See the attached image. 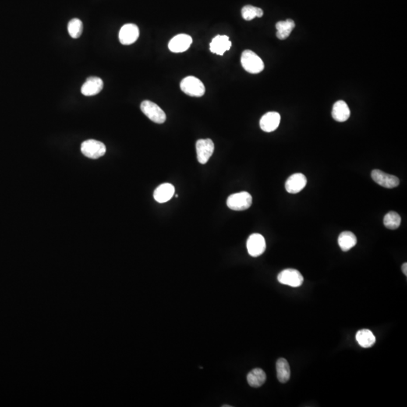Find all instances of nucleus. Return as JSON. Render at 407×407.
Instances as JSON below:
<instances>
[{"mask_svg": "<svg viewBox=\"0 0 407 407\" xmlns=\"http://www.w3.org/2000/svg\"><path fill=\"white\" fill-rule=\"evenodd\" d=\"M241 62L244 69L249 73H260L264 69L263 60L250 50H245L242 53Z\"/></svg>", "mask_w": 407, "mask_h": 407, "instance_id": "nucleus-1", "label": "nucleus"}, {"mask_svg": "<svg viewBox=\"0 0 407 407\" xmlns=\"http://www.w3.org/2000/svg\"><path fill=\"white\" fill-rule=\"evenodd\" d=\"M181 89L191 97H202L205 93V87L202 81L195 76H187L181 82Z\"/></svg>", "mask_w": 407, "mask_h": 407, "instance_id": "nucleus-2", "label": "nucleus"}, {"mask_svg": "<svg viewBox=\"0 0 407 407\" xmlns=\"http://www.w3.org/2000/svg\"><path fill=\"white\" fill-rule=\"evenodd\" d=\"M81 152L88 158L97 159L104 156L107 148L104 143L98 140H88L81 145Z\"/></svg>", "mask_w": 407, "mask_h": 407, "instance_id": "nucleus-3", "label": "nucleus"}, {"mask_svg": "<svg viewBox=\"0 0 407 407\" xmlns=\"http://www.w3.org/2000/svg\"><path fill=\"white\" fill-rule=\"evenodd\" d=\"M252 202L253 199L250 194L242 192L231 195L227 199L226 204L231 210L240 211L249 208L252 205Z\"/></svg>", "mask_w": 407, "mask_h": 407, "instance_id": "nucleus-4", "label": "nucleus"}, {"mask_svg": "<svg viewBox=\"0 0 407 407\" xmlns=\"http://www.w3.org/2000/svg\"><path fill=\"white\" fill-rule=\"evenodd\" d=\"M141 111L145 115L155 123L162 124L166 121L164 111L157 104L150 100H144L140 105Z\"/></svg>", "mask_w": 407, "mask_h": 407, "instance_id": "nucleus-5", "label": "nucleus"}, {"mask_svg": "<svg viewBox=\"0 0 407 407\" xmlns=\"http://www.w3.org/2000/svg\"><path fill=\"white\" fill-rule=\"evenodd\" d=\"M277 280L281 284L288 285L292 288H298L303 283V276L298 270L288 269L283 270L277 275Z\"/></svg>", "mask_w": 407, "mask_h": 407, "instance_id": "nucleus-6", "label": "nucleus"}, {"mask_svg": "<svg viewBox=\"0 0 407 407\" xmlns=\"http://www.w3.org/2000/svg\"><path fill=\"white\" fill-rule=\"evenodd\" d=\"M247 248L250 256L257 257L264 253L266 249V240L260 234L254 233L249 235L247 242Z\"/></svg>", "mask_w": 407, "mask_h": 407, "instance_id": "nucleus-7", "label": "nucleus"}, {"mask_svg": "<svg viewBox=\"0 0 407 407\" xmlns=\"http://www.w3.org/2000/svg\"><path fill=\"white\" fill-rule=\"evenodd\" d=\"M214 151V143L210 139H201L196 142L197 158L201 164H206Z\"/></svg>", "mask_w": 407, "mask_h": 407, "instance_id": "nucleus-8", "label": "nucleus"}, {"mask_svg": "<svg viewBox=\"0 0 407 407\" xmlns=\"http://www.w3.org/2000/svg\"><path fill=\"white\" fill-rule=\"evenodd\" d=\"M373 181L383 187L393 189L399 186L400 181L397 177L386 174L380 170H373L371 174Z\"/></svg>", "mask_w": 407, "mask_h": 407, "instance_id": "nucleus-9", "label": "nucleus"}, {"mask_svg": "<svg viewBox=\"0 0 407 407\" xmlns=\"http://www.w3.org/2000/svg\"><path fill=\"white\" fill-rule=\"evenodd\" d=\"M140 31L136 25L127 23L122 26L118 34L120 43L125 45H132L137 40Z\"/></svg>", "mask_w": 407, "mask_h": 407, "instance_id": "nucleus-10", "label": "nucleus"}, {"mask_svg": "<svg viewBox=\"0 0 407 407\" xmlns=\"http://www.w3.org/2000/svg\"><path fill=\"white\" fill-rule=\"evenodd\" d=\"M192 43L190 36L186 34H179L171 39L168 44L170 51L174 53H181L187 51Z\"/></svg>", "mask_w": 407, "mask_h": 407, "instance_id": "nucleus-11", "label": "nucleus"}, {"mask_svg": "<svg viewBox=\"0 0 407 407\" xmlns=\"http://www.w3.org/2000/svg\"><path fill=\"white\" fill-rule=\"evenodd\" d=\"M307 179L304 174L296 173L291 175L286 181L285 188L291 194L299 193L306 186Z\"/></svg>", "mask_w": 407, "mask_h": 407, "instance_id": "nucleus-12", "label": "nucleus"}, {"mask_svg": "<svg viewBox=\"0 0 407 407\" xmlns=\"http://www.w3.org/2000/svg\"><path fill=\"white\" fill-rule=\"evenodd\" d=\"M104 88V82L100 78L91 76L86 79L81 88V92L85 96H94L99 94Z\"/></svg>", "mask_w": 407, "mask_h": 407, "instance_id": "nucleus-13", "label": "nucleus"}, {"mask_svg": "<svg viewBox=\"0 0 407 407\" xmlns=\"http://www.w3.org/2000/svg\"><path fill=\"white\" fill-rule=\"evenodd\" d=\"M280 122H281V115L278 113H267L260 119V128L263 132H272L278 128Z\"/></svg>", "mask_w": 407, "mask_h": 407, "instance_id": "nucleus-14", "label": "nucleus"}, {"mask_svg": "<svg viewBox=\"0 0 407 407\" xmlns=\"http://www.w3.org/2000/svg\"><path fill=\"white\" fill-rule=\"evenodd\" d=\"M232 46V43L227 36H218L212 40L210 44V51L218 55H224L226 51H228Z\"/></svg>", "mask_w": 407, "mask_h": 407, "instance_id": "nucleus-15", "label": "nucleus"}, {"mask_svg": "<svg viewBox=\"0 0 407 407\" xmlns=\"http://www.w3.org/2000/svg\"><path fill=\"white\" fill-rule=\"evenodd\" d=\"M175 192V188L171 183H163L156 188L153 196L154 199L158 203H165L172 199Z\"/></svg>", "mask_w": 407, "mask_h": 407, "instance_id": "nucleus-16", "label": "nucleus"}, {"mask_svg": "<svg viewBox=\"0 0 407 407\" xmlns=\"http://www.w3.org/2000/svg\"><path fill=\"white\" fill-rule=\"evenodd\" d=\"M351 115L348 106L343 100L336 102L333 107L332 115L333 118L339 122H344L348 119Z\"/></svg>", "mask_w": 407, "mask_h": 407, "instance_id": "nucleus-17", "label": "nucleus"}, {"mask_svg": "<svg viewBox=\"0 0 407 407\" xmlns=\"http://www.w3.org/2000/svg\"><path fill=\"white\" fill-rule=\"evenodd\" d=\"M277 378L280 383H286L291 378V368L288 361L284 358H280L276 363Z\"/></svg>", "mask_w": 407, "mask_h": 407, "instance_id": "nucleus-18", "label": "nucleus"}, {"mask_svg": "<svg viewBox=\"0 0 407 407\" xmlns=\"http://www.w3.org/2000/svg\"><path fill=\"white\" fill-rule=\"evenodd\" d=\"M248 383L253 387H260L266 383V374L263 369L256 368L248 373L247 376Z\"/></svg>", "mask_w": 407, "mask_h": 407, "instance_id": "nucleus-19", "label": "nucleus"}, {"mask_svg": "<svg viewBox=\"0 0 407 407\" xmlns=\"http://www.w3.org/2000/svg\"><path fill=\"white\" fill-rule=\"evenodd\" d=\"M338 243L342 251H348L357 245V238L353 232H341L339 236Z\"/></svg>", "mask_w": 407, "mask_h": 407, "instance_id": "nucleus-20", "label": "nucleus"}, {"mask_svg": "<svg viewBox=\"0 0 407 407\" xmlns=\"http://www.w3.org/2000/svg\"><path fill=\"white\" fill-rule=\"evenodd\" d=\"M356 340L361 346L368 348L373 346L376 342V337L370 330L363 329L359 330L356 334Z\"/></svg>", "mask_w": 407, "mask_h": 407, "instance_id": "nucleus-21", "label": "nucleus"}, {"mask_svg": "<svg viewBox=\"0 0 407 407\" xmlns=\"http://www.w3.org/2000/svg\"><path fill=\"white\" fill-rule=\"evenodd\" d=\"M294 27H295V23L291 19H288L284 22H277L276 23V29H277L276 36L279 40H285L291 35Z\"/></svg>", "mask_w": 407, "mask_h": 407, "instance_id": "nucleus-22", "label": "nucleus"}, {"mask_svg": "<svg viewBox=\"0 0 407 407\" xmlns=\"http://www.w3.org/2000/svg\"><path fill=\"white\" fill-rule=\"evenodd\" d=\"M383 223L386 228H389V229H397L401 226V216L396 212H389L384 216Z\"/></svg>", "mask_w": 407, "mask_h": 407, "instance_id": "nucleus-23", "label": "nucleus"}, {"mask_svg": "<svg viewBox=\"0 0 407 407\" xmlns=\"http://www.w3.org/2000/svg\"><path fill=\"white\" fill-rule=\"evenodd\" d=\"M68 32H69V36L73 39H78L80 37L83 30V24H82V21L79 20L78 18H73L72 20L69 21L68 23Z\"/></svg>", "mask_w": 407, "mask_h": 407, "instance_id": "nucleus-24", "label": "nucleus"}, {"mask_svg": "<svg viewBox=\"0 0 407 407\" xmlns=\"http://www.w3.org/2000/svg\"><path fill=\"white\" fill-rule=\"evenodd\" d=\"M242 15L244 19L246 21H251L255 18H261L263 15V12L261 8L253 5H245L242 10Z\"/></svg>", "mask_w": 407, "mask_h": 407, "instance_id": "nucleus-25", "label": "nucleus"}, {"mask_svg": "<svg viewBox=\"0 0 407 407\" xmlns=\"http://www.w3.org/2000/svg\"><path fill=\"white\" fill-rule=\"evenodd\" d=\"M402 271L403 273L405 274L406 276L407 275V263H405L403 264L402 266Z\"/></svg>", "mask_w": 407, "mask_h": 407, "instance_id": "nucleus-26", "label": "nucleus"}, {"mask_svg": "<svg viewBox=\"0 0 407 407\" xmlns=\"http://www.w3.org/2000/svg\"><path fill=\"white\" fill-rule=\"evenodd\" d=\"M231 407V406H228V405L223 406V407Z\"/></svg>", "mask_w": 407, "mask_h": 407, "instance_id": "nucleus-27", "label": "nucleus"}]
</instances>
